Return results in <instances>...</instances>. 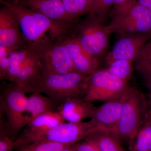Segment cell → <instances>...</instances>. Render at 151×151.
<instances>
[{
  "instance_id": "cell-1",
  "label": "cell",
  "mask_w": 151,
  "mask_h": 151,
  "mask_svg": "<svg viewBox=\"0 0 151 151\" xmlns=\"http://www.w3.org/2000/svg\"><path fill=\"white\" fill-rule=\"evenodd\" d=\"M0 3L14 15L29 45H39L52 39L63 40L74 26L52 20L22 5L17 0H0Z\"/></svg>"
},
{
  "instance_id": "cell-2",
  "label": "cell",
  "mask_w": 151,
  "mask_h": 151,
  "mask_svg": "<svg viewBox=\"0 0 151 151\" xmlns=\"http://www.w3.org/2000/svg\"><path fill=\"white\" fill-rule=\"evenodd\" d=\"M89 76L75 70L61 74L42 73L34 84L27 86L29 92L46 94L57 104L73 98H84Z\"/></svg>"
},
{
  "instance_id": "cell-3",
  "label": "cell",
  "mask_w": 151,
  "mask_h": 151,
  "mask_svg": "<svg viewBox=\"0 0 151 151\" xmlns=\"http://www.w3.org/2000/svg\"><path fill=\"white\" fill-rule=\"evenodd\" d=\"M148 107L142 93L128 86L124 92L120 119L111 133L119 139L128 141L129 145L137 133Z\"/></svg>"
},
{
  "instance_id": "cell-4",
  "label": "cell",
  "mask_w": 151,
  "mask_h": 151,
  "mask_svg": "<svg viewBox=\"0 0 151 151\" xmlns=\"http://www.w3.org/2000/svg\"><path fill=\"white\" fill-rule=\"evenodd\" d=\"M27 92L26 86L13 82L3 86L1 112L5 114L7 133L12 138L17 137L27 124L26 117Z\"/></svg>"
},
{
  "instance_id": "cell-5",
  "label": "cell",
  "mask_w": 151,
  "mask_h": 151,
  "mask_svg": "<svg viewBox=\"0 0 151 151\" xmlns=\"http://www.w3.org/2000/svg\"><path fill=\"white\" fill-rule=\"evenodd\" d=\"M111 33L122 35L151 32V12L136 1L114 9L113 19L107 26Z\"/></svg>"
},
{
  "instance_id": "cell-6",
  "label": "cell",
  "mask_w": 151,
  "mask_h": 151,
  "mask_svg": "<svg viewBox=\"0 0 151 151\" xmlns=\"http://www.w3.org/2000/svg\"><path fill=\"white\" fill-rule=\"evenodd\" d=\"M44 74H61L76 70L63 40H50L36 46Z\"/></svg>"
},
{
  "instance_id": "cell-7",
  "label": "cell",
  "mask_w": 151,
  "mask_h": 151,
  "mask_svg": "<svg viewBox=\"0 0 151 151\" xmlns=\"http://www.w3.org/2000/svg\"><path fill=\"white\" fill-rule=\"evenodd\" d=\"M75 37L78 42L89 53L98 57L105 51L111 33L107 26H104L96 15L89 14L86 19L77 26Z\"/></svg>"
},
{
  "instance_id": "cell-8",
  "label": "cell",
  "mask_w": 151,
  "mask_h": 151,
  "mask_svg": "<svg viewBox=\"0 0 151 151\" xmlns=\"http://www.w3.org/2000/svg\"><path fill=\"white\" fill-rule=\"evenodd\" d=\"M101 131H106L91 120L78 123L64 122L53 127L33 142H50L71 146Z\"/></svg>"
},
{
  "instance_id": "cell-9",
  "label": "cell",
  "mask_w": 151,
  "mask_h": 151,
  "mask_svg": "<svg viewBox=\"0 0 151 151\" xmlns=\"http://www.w3.org/2000/svg\"><path fill=\"white\" fill-rule=\"evenodd\" d=\"M128 86L127 82L106 69H98L89 76L88 89L84 98L90 103L105 102L122 94Z\"/></svg>"
},
{
  "instance_id": "cell-10",
  "label": "cell",
  "mask_w": 151,
  "mask_h": 151,
  "mask_svg": "<svg viewBox=\"0 0 151 151\" xmlns=\"http://www.w3.org/2000/svg\"><path fill=\"white\" fill-rule=\"evenodd\" d=\"M65 122L58 111H50L33 119L16 139L15 148L19 149L36 140L60 123Z\"/></svg>"
},
{
  "instance_id": "cell-11",
  "label": "cell",
  "mask_w": 151,
  "mask_h": 151,
  "mask_svg": "<svg viewBox=\"0 0 151 151\" xmlns=\"http://www.w3.org/2000/svg\"><path fill=\"white\" fill-rule=\"evenodd\" d=\"M2 6L0 9V45L10 51L27 47L28 43L16 17L8 7Z\"/></svg>"
},
{
  "instance_id": "cell-12",
  "label": "cell",
  "mask_w": 151,
  "mask_h": 151,
  "mask_svg": "<svg viewBox=\"0 0 151 151\" xmlns=\"http://www.w3.org/2000/svg\"><path fill=\"white\" fill-rule=\"evenodd\" d=\"M151 36L150 33L122 35L106 57L107 65L117 60L134 61L143 45Z\"/></svg>"
},
{
  "instance_id": "cell-13",
  "label": "cell",
  "mask_w": 151,
  "mask_h": 151,
  "mask_svg": "<svg viewBox=\"0 0 151 151\" xmlns=\"http://www.w3.org/2000/svg\"><path fill=\"white\" fill-rule=\"evenodd\" d=\"M63 42L76 70L89 76L98 70V58L86 51L76 39L67 36Z\"/></svg>"
},
{
  "instance_id": "cell-14",
  "label": "cell",
  "mask_w": 151,
  "mask_h": 151,
  "mask_svg": "<svg viewBox=\"0 0 151 151\" xmlns=\"http://www.w3.org/2000/svg\"><path fill=\"white\" fill-rule=\"evenodd\" d=\"M125 91L96 108L90 120L105 131L111 133L113 132L121 116Z\"/></svg>"
},
{
  "instance_id": "cell-15",
  "label": "cell",
  "mask_w": 151,
  "mask_h": 151,
  "mask_svg": "<svg viewBox=\"0 0 151 151\" xmlns=\"http://www.w3.org/2000/svg\"><path fill=\"white\" fill-rule=\"evenodd\" d=\"M22 5L54 21L74 25L76 22L66 13L61 0H17Z\"/></svg>"
},
{
  "instance_id": "cell-16",
  "label": "cell",
  "mask_w": 151,
  "mask_h": 151,
  "mask_svg": "<svg viewBox=\"0 0 151 151\" xmlns=\"http://www.w3.org/2000/svg\"><path fill=\"white\" fill-rule=\"evenodd\" d=\"M60 104L58 112L65 121L70 123H78L87 118L91 119L96 108L92 103L84 98H71Z\"/></svg>"
},
{
  "instance_id": "cell-17",
  "label": "cell",
  "mask_w": 151,
  "mask_h": 151,
  "mask_svg": "<svg viewBox=\"0 0 151 151\" xmlns=\"http://www.w3.org/2000/svg\"><path fill=\"white\" fill-rule=\"evenodd\" d=\"M57 103L40 92H34L28 97L26 117L27 124L33 119L44 113L54 111Z\"/></svg>"
},
{
  "instance_id": "cell-18",
  "label": "cell",
  "mask_w": 151,
  "mask_h": 151,
  "mask_svg": "<svg viewBox=\"0 0 151 151\" xmlns=\"http://www.w3.org/2000/svg\"><path fill=\"white\" fill-rule=\"evenodd\" d=\"M42 73V64L36 52V54L23 65L13 83L26 86H31L38 79Z\"/></svg>"
},
{
  "instance_id": "cell-19",
  "label": "cell",
  "mask_w": 151,
  "mask_h": 151,
  "mask_svg": "<svg viewBox=\"0 0 151 151\" xmlns=\"http://www.w3.org/2000/svg\"><path fill=\"white\" fill-rule=\"evenodd\" d=\"M129 145V151H150L151 146V106L149 105L142 123Z\"/></svg>"
},
{
  "instance_id": "cell-20",
  "label": "cell",
  "mask_w": 151,
  "mask_h": 151,
  "mask_svg": "<svg viewBox=\"0 0 151 151\" xmlns=\"http://www.w3.org/2000/svg\"><path fill=\"white\" fill-rule=\"evenodd\" d=\"M35 54V49L30 45L25 48L10 52V68L6 80L13 82L23 65Z\"/></svg>"
},
{
  "instance_id": "cell-21",
  "label": "cell",
  "mask_w": 151,
  "mask_h": 151,
  "mask_svg": "<svg viewBox=\"0 0 151 151\" xmlns=\"http://www.w3.org/2000/svg\"><path fill=\"white\" fill-rule=\"evenodd\" d=\"M134 61L136 70L147 83L151 80V38L143 45Z\"/></svg>"
},
{
  "instance_id": "cell-22",
  "label": "cell",
  "mask_w": 151,
  "mask_h": 151,
  "mask_svg": "<svg viewBox=\"0 0 151 151\" xmlns=\"http://www.w3.org/2000/svg\"><path fill=\"white\" fill-rule=\"evenodd\" d=\"M89 137L95 142L100 151H125L119 139L111 132L101 131Z\"/></svg>"
},
{
  "instance_id": "cell-23",
  "label": "cell",
  "mask_w": 151,
  "mask_h": 151,
  "mask_svg": "<svg viewBox=\"0 0 151 151\" xmlns=\"http://www.w3.org/2000/svg\"><path fill=\"white\" fill-rule=\"evenodd\" d=\"M134 61L117 60L108 64L106 68L111 74L128 83L133 73Z\"/></svg>"
},
{
  "instance_id": "cell-24",
  "label": "cell",
  "mask_w": 151,
  "mask_h": 151,
  "mask_svg": "<svg viewBox=\"0 0 151 151\" xmlns=\"http://www.w3.org/2000/svg\"><path fill=\"white\" fill-rule=\"evenodd\" d=\"M68 14L76 21L78 17L90 14V7L86 0H61Z\"/></svg>"
},
{
  "instance_id": "cell-25",
  "label": "cell",
  "mask_w": 151,
  "mask_h": 151,
  "mask_svg": "<svg viewBox=\"0 0 151 151\" xmlns=\"http://www.w3.org/2000/svg\"><path fill=\"white\" fill-rule=\"evenodd\" d=\"M68 146L50 142H38L23 146L17 151H60Z\"/></svg>"
},
{
  "instance_id": "cell-26",
  "label": "cell",
  "mask_w": 151,
  "mask_h": 151,
  "mask_svg": "<svg viewBox=\"0 0 151 151\" xmlns=\"http://www.w3.org/2000/svg\"><path fill=\"white\" fill-rule=\"evenodd\" d=\"M114 5V0H95L93 12L102 23L105 20L111 7Z\"/></svg>"
},
{
  "instance_id": "cell-27",
  "label": "cell",
  "mask_w": 151,
  "mask_h": 151,
  "mask_svg": "<svg viewBox=\"0 0 151 151\" xmlns=\"http://www.w3.org/2000/svg\"><path fill=\"white\" fill-rule=\"evenodd\" d=\"M9 50L0 45V80H6L10 68Z\"/></svg>"
},
{
  "instance_id": "cell-28",
  "label": "cell",
  "mask_w": 151,
  "mask_h": 151,
  "mask_svg": "<svg viewBox=\"0 0 151 151\" xmlns=\"http://www.w3.org/2000/svg\"><path fill=\"white\" fill-rule=\"evenodd\" d=\"M71 146L75 151H100L96 143L89 137Z\"/></svg>"
},
{
  "instance_id": "cell-29",
  "label": "cell",
  "mask_w": 151,
  "mask_h": 151,
  "mask_svg": "<svg viewBox=\"0 0 151 151\" xmlns=\"http://www.w3.org/2000/svg\"><path fill=\"white\" fill-rule=\"evenodd\" d=\"M15 141L5 132L1 131L0 134V151H12L15 148Z\"/></svg>"
},
{
  "instance_id": "cell-30",
  "label": "cell",
  "mask_w": 151,
  "mask_h": 151,
  "mask_svg": "<svg viewBox=\"0 0 151 151\" xmlns=\"http://www.w3.org/2000/svg\"><path fill=\"white\" fill-rule=\"evenodd\" d=\"M129 1L130 0H114V9L122 6Z\"/></svg>"
},
{
  "instance_id": "cell-31",
  "label": "cell",
  "mask_w": 151,
  "mask_h": 151,
  "mask_svg": "<svg viewBox=\"0 0 151 151\" xmlns=\"http://www.w3.org/2000/svg\"><path fill=\"white\" fill-rule=\"evenodd\" d=\"M141 5L148 8L151 4V0H136Z\"/></svg>"
},
{
  "instance_id": "cell-32",
  "label": "cell",
  "mask_w": 151,
  "mask_h": 151,
  "mask_svg": "<svg viewBox=\"0 0 151 151\" xmlns=\"http://www.w3.org/2000/svg\"><path fill=\"white\" fill-rule=\"evenodd\" d=\"M86 1H87L88 4H89V7H90V10H91L90 13L89 14L91 15H95L94 12H93V5H94V1H95V0H86Z\"/></svg>"
},
{
  "instance_id": "cell-33",
  "label": "cell",
  "mask_w": 151,
  "mask_h": 151,
  "mask_svg": "<svg viewBox=\"0 0 151 151\" xmlns=\"http://www.w3.org/2000/svg\"><path fill=\"white\" fill-rule=\"evenodd\" d=\"M149 90V98L147 100L148 105L151 106V80L147 83Z\"/></svg>"
},
{
  "instance_id": "cell-34",
  "label": "cell",
  "mask_w": 151,
  "mask_h": 151,
  "mask_svg": "<svg viewBox=\"0 0 151 151\" xmlns=\"http://www.w3.org/2000/svg\"><path fill=\"white\" fill-rule=\"evenodd\" d=\"M60 151H75L74 149L71 147V146H68V147H65V148L63 149Z\"/></svg>"
},
{
  "instance_id": "cell-35",
  "label": "cell",
  "mask_w": 151,
  "mask_h": 151,
  "mask_svg": "<svg viewBox=\"0 0 151 151\" xmlns=\"http://www.w3.org/2000/svg\"><path fill=\"white\" fill-rule=\"evenodd\" d=\"M148 8L150 10V11L151 12V4L150 5V6Z\"/></svg>"
},
{
  "instance_id": "cell-36",
  "label": "cell",
  "mask_w": 151,
  "mask_h": 151,
  "mask_svg": "<svg viewBox=\"0 0 151 151\" xmlns=\"http://www.w3.org/2000/svg\"><path fill=\"white\" fill-rule=\"evenodd\" d=\"M150 151H151V147H150Z\"/></svg>"
},
{
  "instance_id": "cell-37",
  "label": "cell",
  "mask_w": 151,
  "mask_h": 151,
  "mask_svg": "<svg viewBox=\"0 0 151 151\" xmlns=\"http://www.w3.org/2000/svg\"><path fill=\"white\" fill-rule=\"evenodd\" d=\"M130 1H136V0H130Z\"/></svg>"
}]
</instances>
